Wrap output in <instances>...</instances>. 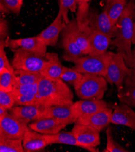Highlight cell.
Instances as JSON below:
<instances>
[{"instance_id": "cell-5", "label": "cell", "mask_w": 135, "mask_h": 152, "mask_svg": "<svg viewBox=\"0 0 135 152\" xmlns=\"http://www.w3.org/2000/svg\"><path fill=\"white\" fill-rule=\"evenodd\" d=\"M46 57H41L22 48L14 49L12 66L15 70L41 73L46 65Z\"/></svg>"}, {"instance_id": "cell-26", "label": "cell", "mask_w": 135, "mask_h": 152, "mask_svg": "<svg viewBox=\"0 0 135 152\" xmlns=\"http://www.w3.org/2000/svg\"><path fill=\"white\" fill-rule=\"evenodd\" d=\"M13 77L14 86H18L38 83L43 76L38 72L15 70Z\"/></svg>"}, {"instance_id": "cell-34", "label": "cell", "mask_w": 135, "mask_h": 152, "mask_svg": "<svg viewBox=\"0 0 135 152\" xmlns=\"http://www.w3.org/2000/svg\"><path fill=\"white\" fill-rule=\"evenodd\" d=\"M14 105L15 101L11 92H7L0 90V105L9 110L13 107Z\"/></svg>"}, {"instance_id": "cell-3", "label": "cell", "mask_w": 135, "mask_h": 152, "mask_svg": "<svg viewBox=\"0 0 135 152\" xmlns=\"http://www.w3.org/2000/svg\"><path fill=\"white\" fill-rule=\"evenodd\" d=\"M107 81L104 77L83 74L80 83L74 87L77 95L84 100L102 99L107 90Z\"/></svg>"}, {"instance_id": "cell-16", "label": "cell", "mask_w": 135, "mask_h": 152, "mask_svg": "<svg viewBox=\"0 0 135 152\" xmlns=\"http://www.w3.org/2000/svg\"><path fill=\"white\" fill-rule=\"evenodd\" d=\"M66 26L61 14L58 12L54 21L38 36L47 45V46H55L59 34Z\"/></svg>"}, {"instance_id": "cell-40", "label": "cell", "mask_w": 135, "mask_h": 152, "mask_svg": "<svg viewBox=\"0 0 135 152\" xmlns=\"http://www.w3.org/2000/svg\"><path fill=\"white\" fill-rule=\"evenodd\" d=\"M91 1V0H77V2L79 4H81L88 3L89 1Z\"/></svg>"}, {"instance_id": "cell-43", "label": "cell", "mask_w": 135, "mask_h": 152, "mask_svg": "<svg viewBox=\"0 0 135 152\" xmlns=\"http://www.w3.org/2000/svg\"><path fill=\"white\" fill-rule=\"evenodd\" d=\"M134 16H135V13H134Z\"/></svg>"}, {"instance_id": "cell-12", "label": "cell", "mask_w": 135, "mask_h": 152, "mask_svg": "<svg viewBox=\"0 0 135 152\" xmlns=\"http://www.w3.org/2000/svg\"><path fill=\"white\" fill-rule=\"evenodd\" d=\"M112 112V109L108 107L94 113L84 115L78 118L75 123L91 126L101 132L110 123Z\"/></svg>"}, {"instance_id": "cell-28", "label": "cell", "mask_w": 135, "mask_h": 152, "mask_svg": "<svg viewBox=\"0 0 135 152\" xmlns=\"http://www.w3.org/2000/svg\"><path fill=\"white\" fill-rule=\"evenodd\" d=\"M1 152H24L23 139L0 140Z\"/></svg>"}, {"instance_id": "cell-6", "label": "cell", "mask_w": 135, "mask_h": 152, "mask_svg": "<svg viewBox=\"0 0 135 152\" xmlns=\"http://www.w3.org/2000/svg\"><path fill=\"white\" fill-rule=\"evenodd\" d=\"M130 71L131 68L126 65L123 54L119 52L113 53L104 78L107 83L115 84L117 90H119L123 87L124 81Z\"/></svg>"}, {"instance_id": "cell-35", "label": "cell", "mask_w": 135, "mask_h": 152, "mask_svg": "<svg viewBox=\"0 0 135 152\" xmlns=\"http://www.w3.org/2000/svg\"><path fill=\"white\" fill-rule=\"evenodd\" d=\"M0 4L4 6L10 12L14 13H19L23 4L19 0H0Z\"/></svg>"}, {"instance_id": "cell-30", "label": "cell", "mask_w": 135, "mask_h": 152, "mask_svg": "<svg viewBox=\"0 0 135 152\" xmlns=\"http://www.w3.org/2000/svg\"><path fill=\"white\" fill-rule=\"evenodd\" d=\"M14 87L13 73L7 69L0 70V90L11 92Z\"/></svg>"}, {"instance_id": "cell-33", "label": "cell", "mask_w": 135, "mask_h": 152, "mask_svg": "<svg viewBox=\"0 0 135 152\" xmlns=\"http://www.w3.org/2000/svg\"><path fill=\"white\" fill-rule=\"evenodd\" d=\"M6 40H0V70L3 69H7L12 73H14L15 69L10 64L9 60L6 56V53L5 52Z\"/></svg>"}, {"instance_id": "cell-24", "label": "cell", "mask_w": 135, "mask_h": 152, "mask_svg": "<svg viewBox=\"0 0 135 152\" xmlns=\"http://www.w3.org/2000/svg\"><path fill=\"white\" fill-rule=\"evenodd\" d=\"M43 107L36 105H18L9 110V112L19 118L31 122L42 119Z\"/></svg>"}, {"instance_id": "cell-20", "label": "cell", "mask_w": 135, "mask_h": 152, "mask_svg": "<svg viewBox=\"0 0 135 152\" xmlns=\"http://www.w3.org/2000/svg\"><path fill=\"white\" fill-rule=\"evenodd\" d=\"M61 45L64 50L63 58L67 61L72 62L74 59L84 55L76 41L65 28L61 32Z\"/></svg>"}, {"instance_id": "cell-11", "label": "cell", "mask_w": 135, "mask_h": 152, "mask_svg": "<svg viewBox=\"0 0 135 152\" xmlns=\"http://www.w3.org/2000/svg\"><path fill=\"white\" fill-rule=\"evenodd\" d=\"M72 103L43 107L42 119L53 118L67 126L75 123L77 119L73 115L72 111Z\"/></svg>"}, {"instance_id": "cell-15", "label": "cell", "mask_w": 135, "mask_h": 152, "mask_svg": "<svg viewBox=\"0 0 135 152\" xmlns=\"http://www.w3.org/2000/svg\"><path fill=\"white\" fill-rule=\"evenodd\" d=\"M108 108L107 102L102 100H84L73 102L72 111L73 116L78 119L84 115L94 113Z\"/></svg>"}, {"instance_id": "cell-1", "label": "cell", "mask_w": 135, "mask_h": 152, "mask_svg": "<svg viewBox=\"0 0 135 152\" xmlns=\"http://www.w3.org/2000/svg\"><path fill=\"white\" fill-rule=\"evenodd\" d=\"M73 99L72 91L61 78L50 80L42 77L38 81L35 105L49 107L72 103Z\"/></svg>"}, {"instance_id": "cell-4", "label": "cell", "mask_w": 135, "mask_h": 152, "mask_svg": "<svg viewBox=\"0 0 135 152\" xmlns=\"http://www.w3.org/2000/svg\"><path fill=\"white\" fill-rule=\"evenodd\" d=\"M113 52H106L100 55H88L74 59L72 67L82 74H92L105 77Z\"/></svg>"}, {"instance_id": "cell-29", "label": "cell", "mask_w": 135, "mask_h": 152, "mask_svg": "<svg viewBox=\"0 0 135 152\" xmlns=\"http://www.w3.org/2000/svg\"><path fill=\"white\" fill-rule=\"evenodd\" d=\"M83 74L73 69L67 67H63L61 75V79L64 82H67L73 86L74 87L81 81Z\"/></svg>"}, {"instance_id": "cell-41", "label": "cell", "mask_w": 135, "mask_h": 152, "mask_svg": "<svg viewBox=\"0 0 135 152\" xmlns=\"http://www.w3.org/2000/svg\"><path fill=\"white\" fill-rule=\"evenodd\" d=\"M133 44H135V16H134V35L133 39Z\"/></svg>"}, {"instance_id": "cell-39", "label": "cell", "mask_w": 135, "mask_h": 152, "mask_svg": "<svg viewBox=\"0 0 135 152\" xmlns=\"http://www.w3.org/2000/svg\"><path fill=\"white\" fill-rule=\"evenodd\" d=\"M0 10H1V12H3L4 13H9L10 12V11L1 4H0Z\"/></svg>"}, {"instance_id": "cell-23", "label": "cell", "mask_w": 135, "mask_h": 152, "mask_svg": "<svg viewBox=\"0 0 135 152\" xmlns=\"http://www.w3.org/2000/svg\"><path fill=\"white\" fill-rule=\"evenodd\" d=\"M47 61L41 74L44 77L50 80L61 78L63 67L58 55L56 53H47L46 55Z\"/></svg>"}, {"instance_id": "cell-14", "label": "cell", "mask_w": 135, "mask_h": 152, "mask_svg": "<svg viewBox=\"0 0 135 152\" xmlns=\"http://www.w3.org/2000/svg\"><path fill=\"white\" fill-rule=\"evenodd\" d=\"M110 123L128 127L135 132V112L129 105L121 103L113 106Z\"/></svg>"}, {"instance_id": "cell-25", "label": "cell", "mask_w": 135, "mask_h": 152, "mask_svg": "<svg viewBox=\"0 0 135 152\" xmlns=\"http://www.w3.org/2000/svg\"><path fill=\"white\" fill-rule=\"evenodd\" d=\"M44 138L47 141L48 145L54 144H62L78 147L88 150V148L80 142L72 132H59L56 134H44Z\"/></svg>"}, {"instance_id": "cell-32", "label": "cell", "mask_w": 135, "mask_h": 152, "mask_svg": "<svg viewBox=\"0 0 135 152\" xmlns=\"http://www.w3.org/2000/svg\"><path fill=\"white\" fill-rule=\"evenodd\" d=\"M107 136V147L104 151L109 152H128L129 151L121 145H119L113 138L112 130L108 127L106 130Z\"/></svg>"}, {"instance_id": "cell-7", "label": "cell", "mask_w": 135, "mask_h": 152, "mask_svg": "<svg viewBox=\"0 0 135 152\" xmlns=\"http://www.w3.org/2000/svg\"><path fill=\"white\" fill-rule=\"evenodd\" d=\"M28 123L9 112L0 118V140L23 139Z\"/></svg>"}, {"instance_id": "cell-9", "label": "cell", "mask_w": 135, "mask_h": 152, "mask_svg": "<svg viewBox=\"0 0 135 152\" xmlns=\"http://www.w3.org/2000/svg\"><path fill=\"white\" fill-rule=\"evenodd\" d=\"M6 45L12 49L22 48L44 58L47 54V45L38 35L17 39H11L8 37L6 39Z\"/></svg>"}, {"instance_id": "cell-36", "label": "cell", "mask_w": 135, "mask_h": 152, "mask_svg": "<svg viewBox=\"0 0 135 152\" xmlns=\"http://www.w3.org/2000/svg\"><path fill=\"white\" fill-rule=\"evenodd\" d=\"M9 34L8 22L3 18H0V40H6Z\"/></svg>"}, {"instance_id": "cell-13", "label": "cell", "mask_w": 135, "mask_h": 152, "mask_svg": "<svg viewBox=\"0 0 135 152\" xmlns=\"http://www.w3.org/2000/svg\"><path fill=\"white\" fill-rule=\"evenodd\" d=\"M38 91V83L26 86H14L11 94L15 105H35Z\"/></svg>"}, {"instance_id": "cell-18", "label": "cell", "mask_w": 135, "mask_h": 152, "mask_svg": "<svg viewBox=\"0 0 135 152\" xmlns=\"http://www.w3.org/2000/svg\"><path fill=\"white\" fill-rule=\"evenodd\" d=\"M118 91V98L121 103L135 107V70L131 68L123 87Z\"/></svg>"}, {"instance_id": "cell-17", "label": "cell", "mask_w": 135, "mask_h": 152, "mask_svg": "<svg viewBox=\"0 0 135 152\" xmlns=\"http://www.w3.org/2000/svg\"><path fill=\"white\" fill-rule=\"evenodd\" d=\"M23 145L25 152L40 151L48 145L44 134L31 129H26L23 138Z\"/></svg>"}, {"instance_id": "cell-10", "label": "cell", "mask_w": 135, "mask_h": 152, "mask_svg": "<svg viewBox=\"0 0 135 152\" xmlns=\"http://www.w3.org/2000/svg\"><path fill=\"white\" fill-rule=\"evenodd\" d=\"M88 26L91 30H96L112 38H115L117 34L116 25L113 24L107 14L104 11L97 13L95 11L89 13Z\"/></svg>"}, {"instance_id": "cell-38", "label": "cell", "mask_w": 135, "mask_h": 152, "mask_svg": "<svg viewBox=\"0 0 135 152\" xmlns=\"http://www.w3.org/2000/svg\"><path fill=\"white\" fill-rule=\"evenodd\" d=\"M9 113V110L3 107V106L0 105V118L4 117Z\"/></svg>"}, {"instance_id": "cell-31", "label": "cell", "mask_w": 135, "mask_h": 152, "mask_svg": "<svg viewBox=\"0 0 135 152\" xmlns=\"http://www.w3.org/2000/svg\"><path fill=\"white\" fill-rule=\"evenodd\" d=\"M77 0H59V10L66 24L70 23L68 17L69 10L75 12L77 10Z\"/></svg>"}, {"instance_id": "cell-2", "label": "cell", "mask_w": 135, "mask_h": 152, "mask_svg": "<svg viewBox=\"0 0 135 152\" xmlns=\"http://www.w3.org/2000/svg\"><path fill=\"white\" fill-rule=\"evenodd\" d=\"M135 13V4L133 0L128 3L120 17L116 26L117 34L112 41L111 45L117 48L124 58L126 63L132 57L131 44L134 35V23Z\"/></svg>"}, {"instance_id": "cell-22", "label": "cell", "mask_w": 135, "mask_h": 152, "mask_svg": "<svg viewBox=\"0 0 135 152\" xmlns=\"http://www.w3.org/2000/svg\"><path fill=\"white\" fill-rule=\"evenodd\" d=\"M65 28L71 34L84 55L91 53V48L88 36L79 28L75 18H73L70 21V23L66 24Z\"/></svg>"}, {"instance_id": "cell-37", "label": "cell", "mask_w": 135, "mask_h": 152, "mask_svg": "<svg viewBox=\"0 0 135 152\" xmlns=\"http://www.w3.org/2000/svg\"><path fill=\"white\" fill-rule=\"evenodd\" d=\"M126 64L129 68H131L135 70V48L132 50V57L131 59Z\"/></svg>"}, {"instance_id": "cell-19", "label": "cell", "mask_w": 135, "mask_h": 152, "mask_svg": "<svg viewBox=\"0 0 135 152\" xmlns=\"http://www.w3.org/2000/svg\"><path fill=\"white\" fill-rule=\"evenodd\" d=\"M88 39L91 48L90 55H100L107 52L112 44V38L96 30H91L87 34Z\"/></svg>"}, {"instance_id": "cell-8", "label": "cell", "mask_w": 135, "mask_h": 152, "mask_svg": "<svg viewBox=\"0 0 135 152\" xmlns=\"http://www.w3.org/2000/svg\"><path fill=\"white\" fill-rule=\"evenodd\" d=\"M72 133L77 140L85 145L88 151H98L96 147L100 144V132L93 127L75 123L72 129Z\"/></svg>"}, {"instance_id": "cell-27", "label": "cell", "mask_w": 135, "mask_h": 152, "mask_svg": "<svg viewBox=\"0 0 135 152\" xmlns=\"http://www.w3.org/2000/svg\"><path fill=\"white\" fill-rule=\"evenodd\" d=\"M127 0H107L104 12L114 25H116L127 5Z\"/></svg>"}, {"instance_id": "cell-21", "label": "cell", "mask_w": 135, "mask_h": 152, "mask_svg": "<svg viewBox=\"0 0 135 152\" xmlns=\"http://www.w3.org/2000/svg\"><path fill=\"white\" fill-rule=\"evenodd\" d=\"M67 126L53 118H44L35 121L28 124L31 129L44 134H56Z\"/></svg>"}, {"instance_id": "cell-42", "label": "cell", "mask_w": 135, "mask_h": 152, "mask_svg": "<svg viewBox=\"0 0 135 152\" xmlns=\"http://www.w3.org/2000/svg\"><path fill=\"white\" fill-rule=\"evenodd\" d=\"M19 1H20V2L21 4L23 3V0H19Z\"/></svg>"}]
</instances>
